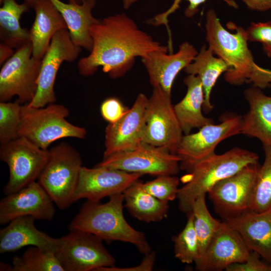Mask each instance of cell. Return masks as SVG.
<instances>
[{"instance_id": "3957f363", "label": "cell", "mask_w": 271, "mask_h": 271, "mask_svg": "<svg viewBox=\"0 0 271 271\" xmlns=\"http://www.w3.org/2000/svg\"><path fill=\"white\" fill-rule=\"evenodd\" d=\"M258 158L253 152L235 147L221 155L214 153L199 162L190 171L185 185L179 189L177 198L180 210L189 214L198 196L206 194L217 183L246 165L258 163Z\"/></svg>"}, {"instance_id": "f546056e", "label": "cell", "mask_w": 271, "mask_h": 271, "mask_svg": "<svg viewBox=\"0 0 271 271\" xmlns=\"http://www.w3.org/2000/svg\"><path fill=\"white\" fill-rule=\"evenodd\" d=\"M205 196L206 194H203L197 198L193 204L191 211L199 243L198 258L206 249L222 223L210 214L206 206Z\"/></svg>"}, {"instance_id": "6da1fadb", "label": "cell", "mask_w": 271, "mask_h": 271, "mask_svg": "<svg viewBox=\"0 0 271 271\" xmlns=\"http://www.w3.org/2000/svg\"><path fill=\"white\" fill-rule=\"evenodd\" d=\"M90 35L93 45L90 54L77 64L83 76L93 75L101 67L111 78L120 77L131 69L136 57L168 51V47L140 29L124 13L107 17L94 25Z\"/></svg>"}, {"instance_id": "d4e9b609", "label": "cell", "mask_w": 271, "mask_h": 271, "mask_svg": "<svg viewBox=\"0 0 271 271\" xmlns=\"http://www.w3.org/2000/svg\"><path fill=\"white\" fill-rule=\"evenodd\" d=\"M187 86L186 93L184 98L174 108L183 132L190 133L194 128H200L204 125L213 123L211 118L205 117L202 112L204 95L199 77L189 74L184 79Z\"/></svg>"}, {"instance_id": "9a60e30c", "label": "cell", "mask_w": 271, "mask_h": 271, "mask_svg": "<svg viewBox=\"0 0 271 271\" xmlns=\"http://www.w3.org/2000/svg\"><path fill=\"white\" fill-rule=\"evenodd\" d=\"M143 175L98 165L93 168L82 166L74 201L81 199L100 201L106 197L123 193Z\"/></svg>"}, {"instance_id": "ffe728a7", "label": "cell", "mask_w": 271, "mask_h": 271, "mask_svg": "<svg viewBox=\"0 0 271 271\" xmlns=\"http://www.w3.org/2000/svg\"><path fill=\"white\" fill-rule=\"evenodd\" d=\"M224 220L239 234L251 250L271 264V209L260 212L249 209Z\"/></svg>"}, {"instance_id": "ba28073f", "label": "cell", "mask_w": 271, "mask_h": 271, "mask_svg": "<svg viewBox=\"0 0 271 271\" xmlns=\"http://www.w3.org/2000/svg\"><path fill=\"white\" fill-rule=\"evenodd\" d=\"M41 65V60L32 56L31 42L17 49L1 69V102L17 96L20 104L29 103L37 92Z\"/></svg>"}, {"instance_id": "5bb4252c", "label": "cell", "mask_w": 271, "mask_h": 271, "mask_svg": "<svg viewBox=\"0 0 271 271\" xmlns=\"http://www.w3.org/2000/svg\"><path fill=\"white\" fill-rule=\"evenodd\" d=\"M259 166L258 163L248 164L217 183L207 192L216 212L223 219L249 209Z\"/></svg>"}, {"instance_id": "d6a6232c", "label": "cell", "mask_w": 271, "mask_h": 271, "mask_svg": "<svg viewBox=\"0 0 271 271\" xmlns=\"http://www.w3.org/2000/svg\"><path fill=\"white\" fill-rule=\"evenodd\" d=\"M21 104L0 102V142L5 144L19 137L18 130L21 121Z\"/></svg>"}, {"instance_id": "7c38bea8", "label": "cell", "mask_w": 271, "mask_h": 271, "mask_svg": "<svg viewBox=\"0 0 271 271\" xmlns=\"http://www.w3.org/2000/svg\"><path fill=\"white\" fill-rule=\"evenodd\" d=\"M242 117L230 115L217 124L209 123L198 131L183 136L176 154L180 158V168L191 171L199 162L213 154L221 141L241 133Z\"/></svg>"}, {"instance_id": "d6986e66", "label": "cell", "mask_w": 271, "mask_h": 271, "mask_svg": "<svg viewBox=\"0 0 271 271\" xmlns=\"http://www.w3.org/2000/svg\"><path fill=\"white\" fill-rule=\"evenodd\" d=\"M198 53L193 45L185 42L175 54L154 51L142 57V62L153 87L160 86L171 96L173 84L177 75L193 61Z\"/></svg>"}, {"instance_id": "d590c367", "label": "cell", "mask_w": 271, "mask_h": 271, "mask_svg": "<svg viewBox=\"0 0 271 271\" xmlns=\"http://www.w3.org/2000/svg\"><path fill=\"white\" fill-rule=\"evenodd\" d=\"M128 109L119 99L114 97L106 99L100 106V112L102 117L111 123L119 120Z\"/></svg>"}, {"instance_id": "8fae6325", "label": "cell", "mask_w": 271, "mask_h": 271, "mask_svg": "<svg viewBox=\"0 0 271 271\" xmlns=\"http://www.w3.org/2000/svg\"><path fill=\"white\" fill-rule=\"evenodd\" d=\"M97 165L157 177L175 175L180 170V158L164 148L142 142L134 149L103 158Z\"/></svg>"}, {"instance_id": "836d02e7", "label": "cell", "mask_w": 271, "mask_h": 271, "mask_svg": "<svg viewBox=\"0 0 271 271\" xmlns=\"http://www.w3.org/2000/svg\"><path fill=\"white\" fill-rule=\"evenodd\" d=\"M179 178L175 175H162L154 180L142 183L144 188L156 198L162 201H173L177 197Z\"/></svg>"}, {"instance_id": "7402d4cb", "label": "cell", "mask_w": 271, "mask_h": 271, "mask_svg": "<svg viewBox=\"0 0 271 271\" xmlns=\"http://www.w3.org/2000/svg\"><path fill=\"white\" fill-rule=\"evenodd\" d=\"M249 106L242 117L241 133L257 138L263 146L271 147V96L253 86L244 91Z\"/></svg>"}, {"instance_id": "30bf717a", "label": "cell", "mask_w": 271, "mask_h": 271, "mask_svg": "<svg viewBox=\"0 0 271 271\" xmlns=\"http://www.w3.org/2000/svg\"><path fill=\"white\" fill-rule=\"evenodd\" d=\"M61 238L55 254L65 271L98 270L114 266L115 258L103 240L92 233L73 230Z\"/></svg>"}, {"instance_id": "ee69618b", "label": "cell", "mask_w": 271, "mask_h": 271, "mask_svg": "<svg viewBox=\"0 0 271 271\" xmlns=\"http://www.w3.org/2000/svg\"><path fill=\"white\" fill-rule=\"evenodd\" d=\"M3 1V0H0L1 4ZM38 1V0H25V3H26L30 7V8L31 7L33 8Z\"/></svg>"}, {"instance_id": "1f68e13d", "label": "cell", "mask_w": 271, "mask_h": 271, "mask_svg": "<svg viewBox=\"0 0 271 271\" xmlns=\"http://www.w3.org/2000/svg\"><path fill=\"white\" fill-rule=\"evenodd\" d=\"M184 229L173 237L176 258L185 263L195 262L199 256L197 236L194 226L193 215L191 212Z\"/></svg>"}, {"instance_id": "ab89813d", "label": "cell", "mask_w": 271, "mask_h": 271, "mask_svg": "<svg viewBox=\"0 0 271 271\" xmlns=\"http://www.w3.org/2000/svg\"><path fill=\"white\" fill-rule=\"evenodd\" d=\"M250 82L253 83V86L261 89L270 86L271 70L259 66Z\"/></svg>"}, {"instance_id": "83f0119b", "label": "cell", "mask_w": 271, "mask_h": 271, "mask_svg": "<svg viewBox=\"0 0 271 271\" xmlns=\"http://www.w3.org/2000/svg\"><path fill=\"white\" fill-rule=\"evenodd\" d=\"M0 8V38L1 42L18 49L30 42V32L22 28L20 20L30 7L16 0H3Z\"/></svg>"}, {"instance_id": "7bdbcfd3", "label": "cell", "mask_w": 271, "mask_h": 271, "mask_svg": "<svg viewBox=\"0 0 271 271\" xmlns=\"http://www.w3.org/2000/svg\"><path fill=\"white\" fill-rule=\"evenodd\" d=\"M263 50L265 54L271 58V44L263 45Z\"/></svg>"}, {"instance_id": "f1b7e54d", "label": "cell", "mask_w": 271, "mask_h": 271, "mask_svg": "<svg viewBox=\"0 0 271 271\" xmlns=\"http://www.w3.org/2000/svg\"><path fill=\"white\" fill-rule=\"evenodd\" d=\"M11 271H65L53 252L31 246L13 259Z\"/></svg>"}, {"instance_id": "f6af8a7d", "label": "cell", "mask_w": 271, "mask_h": 271, "mask_svg": "<svg viewBox=\"0 0 271 271\" xmlns=\"http://www.w3.org/2000/svg\"><path fill=\"white\" fill-rule=\"evenodd\" d=\"M68 3L81 4L84 0H67Z\"/></svg>"}, {"instance_id": "60d3db41", "label": "cell", "mask_w": 271, "mask_h": 271, "mask_svg": "<svg viewBox=\"0 0 271 271\" xmlns=\"http://www.w3.org/2000/svg\"><path fill=\"white\" fill-rule=\"evenodd\" d=\"M251 10L264 12L271 9V0H241Z\"/></svg>"}, {"instance_id": "7a4b0ae2", "label": "cell", "mask_w": 271, "mask_h": 271, "mask_svg": "<svg viewBox=\"0 0 271 271\" xmlns=\"http://www.w3.org/2000/svg\"><path fill=\"white\" fill-rule=\"evenodd\" d=\"M123 193L109 197L105 203L87 200L69 225L70 231L92 233L106 241H120L131 243L139 252L146 254L151 247L143 232L132 227L123 213Z\"/></svg>"}, {"instance_id": "5b68a950", "label": "cell", "mask_w": 271, "mask_h": 271, "mask_svg": "<svg viewBox=\"0 0 271 271\" xmlns=\"http://www.w3.org/2000/svg\"><path fill=\"white\" fill-rule=\"evenodd\" d=\"M69 111L64 105L52 103L34 107L28 103L21 107L18 134L44 150L54 142L65 138L84 139L87 130L66 120Z\"/></svg>"}, {"instance_id": "74e56055", "label": "cell", "mask_w": 271, "mask_h": 271, "mask_svg": "<svg viewBox=\"0 0 271 271\" xmlns=\"http://www.w3.org/2000/svg\"><path fill=\"white\" fill-rule=\"evenodd\" d=\"M245 31L248 41L271 44V21L252 22Z\"/></svg>"}, {"instance_id": "b9f144b4", "label": "cell", "mask_w": 271, "mask_h": 271, "mask_svg": "<svg viewBox=\"0 0 271 271\" xmlns=\"http://www.w3.org/2000/svg\"><path fill=\"white\" fill-rule=\"evenodd\" d=\"M15 53L13 48L7 44L1 42L0 44V64H4Z\"/></svg>"}, {"instance_id": "4fadbf2b", "label": "cell", "mask_w": 271, "mask_h": 271, "mask_svg": "<svg viewBox=\"0 0 271 271\" xmlns=\"http://www.w3.org/2000/svg\"><path fill=\"white\" fill-rule=\"evenodd\" d=\"M81 52V48L72 41L67 29L58 31L53 37L41 59L37 90L28 103L34 107H44L56 101L54 84L58 70L64 61L72 62Z\"/></svg>"}, {"instance_id": "4dcf8cb0", "label": "cell", "mask_w": 271, "mask_h": 271, "mask_svg": "<svg viewBox=\"0 0 271 271\" xmlns=\"http://www.w3.org/2000/svg\"><path fill=\"white\" fill-rule=\"evenodd\" d=\"M264 159L258 169L249 209L263 212L271 209V147L263 146Z\"/></svg>"}, {"instance_id": "cb8c5ba5", "label": "cell", "mask_w": 271, "mask_h": 271, "mask_svg": "<svg viewBox=\"0 0 271 271\" xmlns=\"http://www.w3.org/2000/svg\"><path fill=\"white\" fill-rule=\"evenodd\" d=\"M51 1L63 17L72 42L90 51L93 45L90 29L100 21L92 15L96 0H84L81 4Z\"/></svg>"}, {"instance_id": "e0dca14e", "label": "cell", "mask_w": 271, "mask_h": 271, "mask_svg": "<svg viewBox=\"0 0 271 271\" xmlns=\"http://www.w3.org/2000/svg\"><path fill=\"white\" fill-rule=\"evenodd\" d=\"M54 202L38 182H33L19 191L6 195L0 201V224L31 216L38 220L51 221L54 217Z\"/></svg>"}, {"instance_id": "f35d334b", "label": "cell", "mask_w": 271, "mask_h": 271, "mask_svg": "<svg viewBox=\"0 0 271 271\" xmlns=\"http://www.w3.org/2000/svg\"><path fill=\"white\" fill-rule=\"evenodd\" d=\"M156 253L152 251L145 254V257L139 266L127 268H119L114 266L99 269L98 271H128V270H152L156 260Z\"/></svg>"}, {"instance_id": "484cf974", "label": "cell", "mask_w": 271, "mask_h": 271, "mask_svg": "<svg viewBox=\"0 0 271 271\" xmlns=\"http://www.w3.org/2000/svg\"><path fill=\"white\" fill-rule=\"evenodd\" d=\"M124 206L129 214L146 222H159L166 217L168 202L160 200L147 192L142 183L137 181L123 193Z\"/></svg>"}, {"instance_id": "277c9868", "label": "cell", "mask_w": 271, "mask_h": 271, "mask_svg": "<svg viewBox=\"0 0 271 271\" xmlns=\"http://www.w3.org/2000/svg\"><path fill=\"white\" fill-rule=\"evenodd\" d=\"M235 30L231 33L221 24L213 9L206 15V39L215 55L229 66L224 78L229 83L239 85L250 82L258 66L248 46L246 31L242 27L232 26Z\"/></svg>"}, {"instance_id": "52a82bcc", "label": "cell", "mask_w": 271, "mask_h": 271, "mask_svg": "<svg viewBox=\"0 0 271 271\" xmlns=\"http://www.w3.org/2000/svg\"><path fill=\"white\" fill-rule=\"evenodd\" d=\"M183 133L171 96L160 86L154 87L145 111L142 142L176 154Z\"/></svg>"}, {"instance_id": "2e32d148", "label": "cell", "mask_w": 271, "mask_h": 271, "mask_svg": "<svg viewBox=\"0 0 271 271\" xmlns=\"http://www.w3.org/2000/svg\"><path fill=\"white\" fill-rule=\"evenodd\" d=\"M251 250L239 234L225 221L222 222L203 254L195 262L200 271H220L244 262Z\"/></svg>"}, {"instance_id": "603a6c76", "label": "cell", "mask_w": 271, "mask_h": 271, "mask_svg": "<svg viewBox=\"0 0 271 271\" xmlns=\"http://www.w3.org/2000/svg\"><path fill=\"white\" fill-rule=\"evenodd\" d=\"M33 9L35 18L29 30L32 56L41 60L54 35L59 30L67 29L60 12L51 0H38Z\"/></svg>"}, {"instance_id": "8992f818", "label": "cell", "mask_w": 271, "mask_h": 271, "mask_svg": "<svg viewBox=\"0 0 271 271\" xmlns=\"http://www.w3.org/2000/svg\"><path fill=\"white\" fill-rule=\"evenodd\" d=\"M82 161L79 152L67 143L49 150L47 162L38 182L60 210L74 202Z\"/></svg>"}, {"instance_id": "4316f807", "label": "cell", "mask_w": 271, "mask_h": 271, "mask_svg": "<svg viewBox=\"0 0 271 271\" xmlns=\"http://www.w3.org/2000/svg\"><path fill=\"white\" fill-rule=\"evenodd\" d=\"M228 65L221 58L215 57L211 49L203 46L193 61L184 70L189 74L198 76L201 82L204 95L203 108L205 112L213 106L210 102L212 90L219 77L229 70Z\"/></svg>"}, {"instance_id": "8d00e7d4", "label": "cell", "mask_w": 271, "mask_h": 271, "mask_svg": "<svg viewBox=\"0 0 271 271\" xmlns=\"http://www.w3.org/2000/svg\"><path fill=\"white\" fill-rule=\"evenodd\" d=\"M260 255L251 250L247 259L243 262L233 263L226 271H271V264L260 259Z\"/></svg>"}, {"instance_id": "ac0fdd59", "label": "cell", "mask_w": 271, "mask_h": 271, "mask_svg": "<svg viewBox=\"0 0 271 271\" xmlns=\"http://www.w3.org/2000/svg\"><path fill=\"white\" fill-rule=\"evenodd\" d=\"M149 99L145 94L140 93L131 107L119 120L108 123L105 128L103 158L134 149L142 142Z\"/></svg>"}, {"instance_id": "e575fe53", "label": "cell", "mask_w": 271, "mask_h": 271, "mask_svg": "<svg viewBox=\"0 0 271 271\" xmlns=\"http://www.w3.org/2000/svg\"><path fill=\"white\" fill-rule=\"evenodd\" d=\"M182 0H174L172 6L166 12L159 14L155 17L150 23L154 26L165 25L168 26V18L172 13L179 8L180 3ZM189 2V5L186 9L184 14L187 18H192L199 11V7L207 0H186Z\"/></svg>"}, {"instance_id": "9c48e42d", "label": "cell", "mask_w": 271, "mask_h": 271, "mask_svg": "<svg viewBox=\"0 0 271 271\" xmlns=\"http://www.w3.org/2000/svg\"><path fill=\"white\" fill-rule=\"evenodd\" d=\"M0 159L9 169L6 195L15 193L38 180L49 157L44 150L22 137L1 144Z\"/></svg>"}, {"instance_id": "44dd1931", "label": "cell", "mask_w": 271, "mask_h": 271, "mask_svg": "<svg viewBox=\"0 0 271 271\" xmlns=\"http://www.w3.org/2000/svg\"><path fill=\"white\" fill-rule=\"evenodd\" d=\"M35 218L31 216L17 217L0 230V253L19 250L26 246H33L55 253L61 243V238H54L38 229Z\"/></svg>"}]
</instances>
